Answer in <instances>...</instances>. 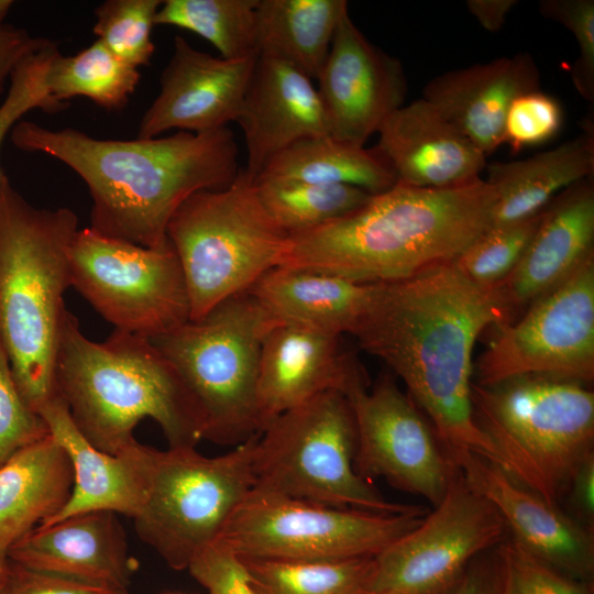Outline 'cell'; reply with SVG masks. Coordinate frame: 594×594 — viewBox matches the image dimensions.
<instances>
[{
    "instance_id": "cell-1",
    "label": "cell",
    "mask_w": 594,
    "mask_h": 594,
    "mask_svg": "<svg viewBox=\"0 0 594 594\" xmlns=\"http://www.w3.org/2000/svg\"><path fill=\"white\" fill-rule=\"evenodd\" d=\"M503 324L491 294L448 263L399 282L372 284L351 334L403 381L448 455L472 453L498 465L494 446L474 419L472 376L477 338Z\"/></svg>"
},
{
    "instance_id": "cell-2",
    "label": "cell",
    "mask_w": 594,
    "mask_h": 594,
    "mask_svg": "<svg viewBox=\"0 0 594 594\" xmlns=\"http://www.w3.org/2000/svg\"><path fill=\"white\" fill-rule=\"evenodd\" d=\"M10 140L16 148L63 162L81 177L92 200L89 228L145 248L167 243L168 222L188 197L226 188L241 170L227 127L123 141L21 120Z\"/></svg>"
},
{
    "instance_id": "cell-3",
    "label": "cell",
    "mask_w": 594,
    "mask_h": 594,
    "mask_svg": "<svg viewBox=\"0 0 594 594\" xmlns=\"http://www.w3.org/2000/svg\"><path fill=\"white\" fill-rule=\"evenodd\" d=\"M494 201L482 178L450 188L396 183L345 217L289 235L279 266L360 284L407 279L453 263L490 228Z\"/></svg>"
},
{
    "instance_id": "cell-4",
    "label": "cell",
    "mask_w": 594,
    "mask_h": 594,
    "mask_svg": "<svg viewBox=\"0 0 594 594\" xmlns=\"http://www.w3.org/2000/svg\"><path fill=\"white\" fill-rule=\"evenodd\" d=\"M56 387L80 433L118 454L136 442L135 426L155 420L168 448L202 440L199 409L170 362L147 338L114 329L102 342L86 338L68 310L59 337Z\"/></svg>"
},
{
    "instance_id": "cell-5",
    "label": "cell",
    "mask_w": 594,
    "mask_h": 594,
    "mask_svg": "<svg viewBox=\"0 0 594 594\" xmlns=\"http://www.w3.org/2000/svg\"><path fill=\"white\" fill-rule=\"evenodd\" d=\"M78 218L69 208H36L0 183V338L25 403L36 414L58 396L55 367L72 286Z\"/></svg>"
},
{
    "instance_id": "cell-6",
    "label": "cell",
    "mask_w": 594,
    "mask_h": 594,
    "mask_svg": "<svg viewBox=\"0 0 594 594\" xmlns=\"http://www.w3.org/2000/svg\"><path fill=\"white\" fill-rule=\"evenodd\" d=\"M472 406L498 466L558 506L579 465L593 453L594 393L580 382L530 375L490 386L473 383Z\"/></svg>"
},
{
    "instance_id": "cell-7",
    "label": "cell",
    "mask_w": 594,
    "mask_h": 594,
    "mask_svg": "<svg viewBox=\"0 0 594 594\" xmlns=\"http://www.w3.org/2000/svg\"><path fill=\"white\" fill-rule=\"evenodd\" d=\"M166 234L184 272L193 321L279 266L289 238L244 169L226 188L188 197Z\"/></svg>"
},
{
    "instance_id": "cell-8",
    "label": "cell",
    "mask_w": 594,
    "mask_h": 594,
    "mask_svg": "<svg viewBox=\"0 0 594 594\" xmlns=\"http://www.w3.org/2000/svg\"><path fill=\"white\" fill-rule=\"evenodd\" d=\"M275 321L249 293L151 341L176 370L202 420V439L239 446L261 433L257 377Z\"/></svg>"
},
{
    "instance_id": "cell-9",
    "label": "cell",
    "mask_w": 594,
    "mask_h": 594,
    "mask_svg": "<svg viewBox=\"0 0 594 594\" xmlns=\"http://www.w3.org/2000/svg\"><path fill=\"white\" fill-rule=\"evenodd\" d=\"M356 425L349 398L326 392L268 421L253 455L256 488L340 508L421 512L387 501L354 468Z\"/></svg>"
},
{
    "instance_id": "cell-10",
    "label": "cell",
    "mask_w": 594,
    "mask_h": 594,
    "mask_svg": "<svg viewBox=\"0 0 594 594\" xmlns=\"http://www.w3.org/2000/svg\"><path fill=\"white\" fill-rule=\"evenodd\" d=\"M258 436L231 451L206 457L195 447L157 450L145 504L133 518L139 538L176 570L216 542L255 486Z\"/></svg>"
},
{
    "instance_id": "cell-11",
    "label": "cell",
    "mask_w": 594,
    "mask_h": 594,
    "mask_svg": "<svg viewBox=\"0 0 594 594\" xmlns=\"http://www.w3.org/2000/svg\"><path fill=\"white\" fill-rule=\"evenodd\" d=\"M425 515V510L382 514L332 507L253 487L218 541L241 559L374 558L417 527Z\"/></svg>"
},
{
    "instance_id": "cell-12",
    "label": "cell",
    "mask_w": 594,
    "mask_h": 594,
    "mask_svg": "<svg viewBox=\"0 0 594 594\" xmlns=\"http://www.w3.org/2000/svg\"><path fill=\"white\" fill-rule=\"evenodd\" d=\"M72 286L114 329L150 340L190 320V301L170 242L145 248L78 230L70 249Z\"/></svg>"
},
{
    "instance_id": "cell-13",
    "label": "cell",
    "mask_w": 594,
    "mask_h": 594,
    "mask_svg": "<svg viewBox=\"0 0 594 594\" xmlns=\"http://www.w3.org/2000/svg\"><path fill=\"white\" fill-rule=\"evenodd\" d=\"M497 332L476 363L477 384L547 376L594 378V256Z\"/></svg>"
},
{
    "instance_id": "cell-14",
    "label": "cell",
    "mask_w": 594,
    "mask_h": 594,
    "mask_svg": "<svg viewBox=\"0 0 594 594\" xmlns=\"http://www.w3.org/2000/svg\"><path fill=\"white\" fill-rule=\"evenodd\" d=\"M435 509L374 557L370 594H446L481 553L498 546L506 526L457 469Z\"/></svg>"
},
{
    "instance_id": "cell-15",
    "label": "cell",
    "mask_w": 594,
    "mask_h": 594,
    "mask_svg": "<svg viewBox=\"0 0 594 594\" xmlns=\"http://www.w3.org/2000/svg\"><path fill=\"white\" fill-rule=\"evenodd\" d=\"M348 398L356 425V473L370 482L384 479L438 505L457 466L394 376L383 373L370 389H356Z\"/></svg>"
},
{
    "instance_id": "cell-16",
    "label": "cell",
    "mask_w": 594,
    "mask_h": 594,
    "mask_svg": "<svg viewBox=\"0 0 594 594\" xmlns=\"http://www.w3.org/2000/svg\"><path fill=\"white\" fill-rule=\"evenodd\" d=\"M317 79L328 134L359 146L404 106L407 95L400 62L373 45L349 12L337 28Z\"/></svg>"
},
{
    "instance_id": "cell-17",
    "label": "cell",
    "mask_w": 594,
    "mask_h": 594,
    "mask_svg": "<svg viewBox=\"0 0 594 594\" xmlns=\"http://www.w3.org/2000/svg\"><path fill=\"white\" fill-rule=\"evenodd\" d=\"M256 58L216 57L175 36L160 92L141 118L136 138H157L172 129L209 133L235 122Z\"/></svg>"
},
{
    "instance_id": "cell-18",
    "label": "cell",
    "mask_w": 594,
    "mask_h": 594,
    "mask_svg": "<svg viewBox=\"0 0 594 594\" xmlns=\"http://www.w3.org/2000/svg\"><path fill=\"white\" fill-rule=\"evenodd\" d=\"M594 256L593 177L561 191L542 210L513 272L488 290L505 324L566 280Z\"/></svg>"
},
{
    "instance_id": "cell-19",
    "label": "cell",
    "mask_w": 594,
    "mask_h": 594,
    "mask_svg": "<svg viewBox=\"0 0 594 594\" xmlns=\"http://www.w3.org/2000/svg\"><path fill=\"white\" fill-rule=\"evenodd\" d=\"M342 337L285 323L270 328L262 343L257 377L263 428L322 393L340 392L348 397L367 387L362 367Z\"/></svg>"
},
{
    "instance_id": "cell-20",
    "label": "cell",
    "mask_w": 594,
    "mask_h": 594,
    "mask_svg": "<svg viewBox=\"0 0 594 594\" xmlns=\"http://www.w3.org/2000/svg\"><path fill=\"white\" fill-rule=\"evenodd\" d=\"M464 481L497 510L513 537L534 556L571 579L592 583V531L472 453L448 455Z\"/></svg>"
},
{
    "instance_id": "cell-21",
    "label": "cell",
    "mask_w": 594,
    "mask_h": 594,
    "mask_svg": "<svg viewBox=\"0 0 594 594\" xmlns=\"http://www.w3.org/2000/svg\"><path fill=\"white\" fill-rule=\"evenodd\" d=\"M25 568L85 583L128 590L138 570L117 514L96 510L36 526L9 549Z\"/></svg>"
},
{
    "instance_id": "cell-22",
    "label": "cell",
    "mask_w": 594,
    "mask_h": 594,
    "mask_svg": "<svg viewBox=\"0 0 594 594\" xmlns=\"http://www.w3.org/2000/svg\"><path fill=\"white\" fill-rule=\"evenodd\" d=\"M38 415L67 453L74 474L68 502L41 526L96 510L136 517L147 497L157 449L136 441L118 454L98 450L77 429L59 395L45 404Z\"/></svg>"
},
{
    "instance_id": "cell-23",
    "label": "cell",
    "mask_w": 594,
    "mask_h": 594,
    "mask_svg": "<svg viewBox=\"0 0 594 594\" xmlns=\"http://www.w3.org/2000/svg\"><path fill=\"white\" fill-rule=\"evenodd\" d=\"M311 80L287 62L257 55L235 120L246 144L244 172L252 178L294 143L328 134L321 100Z\"/></svg>"
},
{
    "instance_id": "cell-24",
    "label": "cell",
    "mask_w": 594,
    "mask_h": 594,
    "mask_svg": "<svg viewBox=\"0 0 594 594\" xmlns=\"http://www.w3.org/2000/svg\"><path fill=\"white\" fill-rule=\"evenodd\" d=\"M374 146L397 183L450 188L481 178L486 156L433 106L418 99L394 111L382 124Z\"/></svg>"
},
{
    "instance_id": "cell-25",
    "label": "cell",
    "mask_w": 594,
    "mask_h": 594,
    "mask_svg": "<svg viewBox=\"0 0 594 594\" xmlns=\"http://www.w3.org/2000/svg\"><path fill=\"white\" fill-rule=\"evenodd\" d=\"M539 81L534 58L520 53L441 74L425 86L422 99L488 156L504 144L513 100L539 89Z\"/></svg>"
},
{
    "instance_id": "cell-26",
    "label": "cell",
    "mask_w": 594,
    "mask_h": 594,
    "mask_svg": "<svg viewBox=\"0 0 594 594\" xmlns=\"http://www.w3.org/2000/svg\"><path fill=\"white\" fill-rule=\"evenodd\" d=\"M371 290L372 284L308 268L277 266L248 292L275 323L343 336L354 330Z\"/></svg>"
},
{
    "instance_id": "cell-27",
    "label": "cell",
    "mask_w": 594,
    "mask_h": 594,
    "mask_svg": "<svg viewBox=\"0 0 594 594\" xmlns=\"http://www.w3.org/2000/svg\"><path fill=\"white\" fill-rule=\"evenodd\" d=\"M486 169L485 180L495 193L490 228L531 218L568 187L593 177V128L554 148L525 160L494 162Z\"/></svg>"
},
{
    "instance_id": "cell-28",
    "label": "cell",
    "mask_w": 594,
    "mask_h": 594,
    "mask_svg": "<svg viewBox=\"0 0 594 594\" xmlns=\"http://www.w3.org/2000/svg\"><path fill=\"white\" fill-rule=\"evenodd\" d=\"M74 484L72 463L51 433L0 465V534L11 543L57 515Z\"/></svg>"
},
{
    "instance_id": "cell-29",
    "label": "cell",
    "mask_w": 594,
    "mask_h": 594,
    "mask_svg": "<svg viewBox=\"0 0 594 594\" xmlns=\"http://www.w3.org/2000/svg\"><path fill=\"white\" fill-rule=\"evenodd\" d=\"M346 12L345 0H260L257 53L317 79Z\"/></svg>"
},
{
    "instance_id": "cell-30",
    "label": "cell",
    "mask_w": 594,
    "mask_h": 594,
    "mask_svg": "<svg viewBox=\"0 0 594 594\" xmlns=\"http://www.w3.org/2000/svg\"><path fill=\"white\" fill-rule=\"evenodd\" d=\"M255 182L349 185L375 195L392 188L397 179L375 147L366 148L327 134L288 146L265 165Z\"/></svg>"
},
{
    "instance_id": "cell-31",
    "label": "cell",
    "mask_w": 594,
    "mask_h": 594,
    "mask_svg": "<svg viewBox=\"0 0 594 594\" xmlns=\"http://www.w3.org/2000/svg\"><path fill=\"white\" fill-rule=\"evenodd\" d=\"M141 74L138 67L117 57L100 40L72 56L58 51L53 57L46 87L50 96L67 105L74 97H86L108 111L129 102Z\"/></svg>"
},
{
    "instance_id": "cell-32",
    "label": "cell",
    "mask_w": 594,
    "mask_h": 594,
    "mask_svg": "<svg viewBox=\"0 0 594 594\" xmlns=\"http://www.w3.org/2000/svg\"><path fill=\"white\" fill-rule=\"evenodd\" d=\"M241 561L254 594H370L374 572V558Z\"/></svg>"
},
{
    "instance_id": "cell-33",
    "label": "cell",
    "mask_w": 594,
    "mask_h": 594,
    "mask_svg": "<svg viewBox=\"0 0 594 594\" xmlns=\"http://www.w3.org/2000/svg\"><path fill=\"white\" fill-rule=\"evenodd\" d=\"M260 0H165L154 25H173L211 43L220 57L239 59L257 53Z\"/></svg>"
},
{
    "instance_id": "cell-34",
    "label": "cell",
    "mask_w": 594,
    "mask_h": 594,
    "mask_svg": "<svg viewBox=\"0 0 594 594\" xmlns=\"http://www.w3.org/2000/svg\"><path fill=\"white\" fill-rule=\"evenodd\" d=\"M260 198L288 234L306 232L345 217L373 196L349 185L255 182Z\"/></svg>"
},
{
    "instance_id": "cell-35",
    "label": "cell",
    "mask_w": 594,
    "mask_h": 594,
    "mask_svg": "<svg viewBox=\"0 0 594 594\" xmlns=\"http://www.w3.org/2000/svg\"><path fill=\"white\" fill-rule=\"evenodd\" d=\"M541 212L522 221L491 227L453 262L473 284L491 290L516 267L532 238Z\"/></svg>"
},
{
    "instance_id": "cell-36",
    "label": "cell",
    "mask_w": 594,
    "mask_h": 594,
    "mask_svg": "<svg viewBox=\"0 0 594 594\" xmlns=\"http://www.w3.org/2000/svg\"><path fill=\"white\" fill-rule=\"evenodd\" d=\"M161 0H107L95 10L94 33L117 57L135 66L148 65L151 38Z\"/></svg>"
},
{
    "instance_id": "cell-37",
    "label": "cell",
    "mask_w": 594,
    "mask_h": 594,
    "mask_svg": "<svg viewBox=\"0 0 594 594\" xmlns=\"http://www.w3.org/2000/svg\"><path fill=\"white\" fill-rule=\"evenodd\" d=\"M494 560L501 594H593L592 583L557 571L514 538L496 546Z\"/></svg>"
},
{
    "instance_id": "cell-38",
    "label": "cell",
    "mask_w": 594,
    "mask_h": 594,
    "mask_svg": "<svg viewBox=\"0 0 594 594\" xmlns=\"http://www.w3.org/2000/svg\"><path fill=\"white\" fill-rule=\"evenodd\" d=\"M54 50L44 48L25 58L11 74L8 94L0 105V148L8 133L33 109L58 112L67 106L56 102L48 94L46 75ZM0 168V183L4 177Z\"/></svg>"
},
{
    "instance_id": "cell-39",
    "label": "cell",
    "mask_w": 594,
    "mask_h": 594,
    "mask_svg": "<svg viewBox=\"0 0 594 594\" xmlns=\"http://www.w3.org/2000/svg\"><path fill=\"white\" fill-rule=\"evenodd\" d=\"M563 111L560 102L540 89L516 97L504 122V143L514 153L551 140L561 129Z\"/></svg>"
},
{
    "instance_id": "cell-40",
    "label": "cell",
    "mask_w": 594,
    "mask_h": 594,
    "mask_svg": "<svg viewBox=\"0 0 594 594\" xmlns=\"http://www.w3.org/2000/svg\"><path fill=\"white\" fill-rule=\"evenodd\" d=\"M48 433L43 418L20 394L0 338V465L18 450Z\"/></svg>"
},
{
    "instance_id": "cell-41",
    "label": "cell",
    "mask_w": 594,
    "mask_h": 594,
    "mask_svg": "<svg viewBox=\"0 0 594 594\" xmlns=\"http://www.w3.org/2000/svg\"><path fill=\"white\" fill-rule=\"evenodd\" d=\"M543 16L565 26L575 37L579 57L571 77L578 92L588 102L594 101V1L543 0L539 2Z\"/></svg>"
},
{
    "instance_id": "cell-42",
    "label": "cell",
    "mask_w": 594,
    "mask_h": 594,
    "mask_svg": "<svg viewBox=\"0 0 594 594\" xmlns=\"http://www.w3.org/2000/svg\"><path fill=\"white\" fill-rule=\"evenodd\" d=\"M187 570L207 594H254L241 559L218 540L197 554Z\"/></svg>"
},
{
    "instance_id": "cell-43",
    "label": "cell",
    "mask_w": 594,
    "mask_h": 594,
    "mask_svg": "<svg viewBox=\"0 0 594 594\" xmlns=\"http://www.w3.org/2000/svg\"><path fill=\"white\" fill-rule=\"evenodd\" d=\"M0 594H129V592L35 571L9 559Z\"/></svg>"
},
{
    "instance_id": "cell-44",
    "label": "cell",
    "mask_w": 594,
    "mask_h": 594,
    "mask_svg": "<svg viewBox=\"0 0 594 594\" xmlns=\"http://www.w3.org/2000/svg\"><path fill=\"white\" fill-rule=\"evenodd\" d=\"M53 41L35 37L24 29L0 26V94L13 70L29 56L51 45Z\"/></svg>"
},
{
    "instance_id": "cell-45",
    "label": "cell",
    "mask_w": 594,
    "mask_h": 594,
    "mask_svg": "<svg viewBox=\"0 0 594 594\" xmlns=\"http://www.w3.org/2000/svg\"><path fill=\"white\" fill-rule=\"evenodd\" d=\"M568 490H570V501L579 516L578 519L588 530L590 528L592 530L594 520V453L585 458L579 465Z\"/></svg>"
},
{
    "instance_id": "cell-46",
    "label": "cell",
    "mask_w": 594,
    "mask_h": 594,
    "mask_svg": "<svg viewBox=\"0 0 594 594\" xmlns=\"http://www.w3.org/2000/svg\"><path fill=\"white\" fill-rule=\"evenodd\" d=\"M446 594H501L495 560L476 558Z\"/></svg>"
},
{
    "instance_id": "cell-47",
    "label": "cell",
    "mask_w": 594,
    "mask_h": 594,
    "mask_svg": "<svg viewBox=\"0 0 594 594\" xmlns=\"http://www.w3.org/2000/svg\"><path fill=\"white\" fill-rule=\"evenodd\" d=\"M517 3L516 0H468L466 7L482 28L497 32Z\"/></svg>"
},
{
    "instance_id": "cell-48",
    "label": "cell",
    "mask_w": 594,
    "mask_h": 594,
    "mask_svg": "<svg viewBox=\"0 0 594 594\" xmlns=\"http://www.w3.org/2000/svg\"><path fill=\"white\" fill-rule=\"evenodd\" d=\"M10 544H11V541L7 537L0 534V587L2 585L3 578H4L7 566L9 563L8 549Z\"/></svg>"
},
{
    "instance_id": "cell-49",
    "label": "cell",
    "mask_w": 594,
    "mask_h": 594,
    "mask_svg": "<svg viewBox=\"0 0 594 594\" xmlns=\"http://www.w3.org/2000/svg\"><path fill=\"white\" fill-rule=\"evenodd\" d=\"M13 3L14 2L11 0H0V26L4 25L3 21L7 18Z\"/></svg>"
},
{
    "instance_id": "cell-50",
    "label": "cell",
    "mask_w": 594,
    "mask_h": 594,
    "mask_svg": "<svg viewBox=\"0 0 594 594\" xmlns=\"http://www.w3.org/2000/svg\"><path fill=\"white\" fill-rule=\"evenodd\" d=\"M372 594H410V593L396 591V590H389V591H382V592L372 593Z\"/></svg>"
},
{
    "instance_id": "cell-51",
    "label": "cell",
    "mask_w": 594,
    "mask_h": 594,
    "mask_svg": "<svg viewBox=\"0 0 594 594\" xmlns=\"http://www.w3.org/2000/svg\"><path fill=\"white\" fill-rule=\"evenodd\" d=\"M165 594H184V593H165Z\"/></svg>"
}]
</instances>
